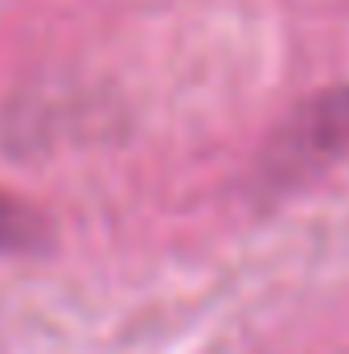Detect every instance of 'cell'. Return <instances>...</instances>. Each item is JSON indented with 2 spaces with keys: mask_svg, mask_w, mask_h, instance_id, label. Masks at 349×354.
I'll return each instance as SVG.
<instances>
[{
  "mask_svg": "<svg viewBox=\"0 0 349 354\" xmlns=\"http://www.w3.org/2000/svg\"><path fill=\"white\" fill-rule=\"evenodd\" d=\"M37 235L41 231H37L33 214L25 206H17V202H4L0 198V248H29Z\"/></svg>",
  "mask_w": 349,
  "mask_h": 354,
  "instance_id": "obj_1",
  "label": "cell"
}]
</instances>
